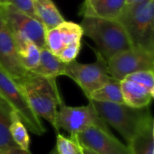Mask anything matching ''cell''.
I'll return each mask as SVG.
<instances>
[{
    "label": "cell",
    "mask_w": 154,
    "mask_h": 154,
    "mask_svg": "<svg viewBox=\"0 0 154 154\" xmlns=\"http://www.w3.org/2000/svg\"><path fill=\"white\" fill-rule=\"evenodd\" d=\"M32 3L35 16L43 25L45 31L65 21L52 0H32Z\"/></svg>",
    "instance_id": "obj_15"
},
{
    "label": "cell",
    "mask_w": 154,
    "mask_h": 154,
    "mask_svg": "<svg viewBox=\"0 0 154 154\" xmlns=\"http://www.w3.org/2000/svg\"><path fill=\"white\" fill-rule=\"evenodd\" d=\"M97 0H85L83 5V15H89L92 13L93 7Z\"/></svg>",
    "instance_id": "obj_26"
},
{
    "label": "cell",
    "mask_w": 154,
    "mask_h": 154,
    "mask_svg": "<svg viewBox=\"0 0 154 154\" xmlns=\"http://www.w3.org/2000/svg\"><path fill=\"white\" fill-rule=\"evenodd\" d=\"M149 0H126V5H136V4H141L147 2Z\"/></svg>",
    "instance_id": "obj_28"
},
{
    "label": "cell",
    "mask_w": 154,
    "mask_h": 154,
    "mask_svg": "<svg viewBox=\"0 0 154 154\" xmlns=\"http://www.w3.org/2000/svg\"><path fill=\"white\" fill-rule=\"evenodd\" d=\"M14 110L0 96V152L18 147L10 134L11 115Z\"/></svg>",
    "instance_id": "obj_16"
},
{
    "label": "cell",
    "mask_w": 154,
    "mask_h": 154,
    "mask_svg": "<svg viewBox=\"0 0 154 154\" xmlns=\"http://www.w3.org/2000/svg\"><path fill=\"white\" fill-rule=\"evenodd\" d=\"M85 148L97 154H132L129 146L117 140L110 131L90 126L83 132L70 135Z\"/></svg>",
    "instance_id": "obj_10"
},
{
    "label": "cell",
    "mask_w": 154,
    "mask_h": 154,
    "mask_svg": "<svg viewBox=\"0 0 154 154\" xmlns=\"http://www.w3.org/2000/svg\"><path fill=\"white\" fill-rule=\"evenodd\" d=\"M125 5L126 0H97L89 15L107 19H117Z\"/></svg>",
    "instance_id": "obj_20"
},
{
    "label": "cell",
    "mask_w": 154,
    "mask_h": 154,
    "mask_svg": "<svg viewBox=\"0 0 154 154\" xmlns=\"http://www.w3.org/2000/svg\"><path fill=\"white\" fill-rule=\"evenodd\" d=\"M97 60L92 63H79L76 60L67 63L64 76L74 80L88 98L90 95L114 79L110 76L107 61L95 50Z\"/></svg>",
    "instance_id": "obj_7"
},
{
    "label": "cell",
    "mask_w": 154,
    "mask_h": 154,
    "mask_svg": "<svg viewBox=\"0 0 154 154\" xmlns=\"http://www.w3.org/2000/svg\"><path fill=\"white\" fill-rule=\"evenodd\" d=\"M51 154H58V153L56 152V150H54V151H53V152H52Z\"/></svg>",
    "instance_id": "obj_30"
},
{
    "label": "cell",
    "mask_w": 154,
    "mask_h": 154,
    "mask_svg": "<svg viewBox=\"0 0 154 154\" xmlns=\"http://www.w3.org/2000/svg\"><path fill=\"white\" fill-rule=\"evenodd\" d=\"M10 134L15 144L24 151H29L30 137L27 132V128L23 124L18 115L13 111L11 115V125H10Z\"/></svg>",
    "instance_id": "obj_21"
},
{
    "label": "cell",
    "mask_w": 154,
    "mask_h": 154,
    "mask_svg": "<svg viewBox=\"0 0 154 154\" xmlns=\"http://www.w3.org/2000/svg\"><path fill=\"white\" fill-rule=\"evenodd\" d=\"M0 14L15 43L30 41L40 49L46 48L45 28L37 18L10 5H0Z\"/></svg>",
    "instance_id": "obj_6"
},
{
    "label": "cell",
    "mask_w": 154,
    "mask_h": 154,
    "mask_svg": "<svg viewBox=\"0 0 154 154\" xmlns=\"http://www.w3.org/2000/svg\"><path fill=\"white\" fill-rule=\"evenodd\" d=\"M153 128V121H152L129 143L132 154H154Z\"/></svg>",
    "instance_id": "obj_17"
},
{
    "label": "cell",
    "mask_w": 154,
    "mask_h": 154,
    "mask_svg": "<svg viewBox=\"0 0 154 154\" xmlns=\"http://www.w3.org/2000/svg\"><path fill=\"white\" fill-rule=\"evenodd\" d=\"M15 47L22 66L28 71L35 69L40 61L41 49L30 41L15 43Z\"/></svg>",
    "instance_id": "obj_19"
},
{
    "label": "cell",
    "mask_w": 154,
    "mask_h": 154,
    "mask_svg": "<svg viewBox=\"0 0 154 154\" xmlns=\"http://www.w3.org/2000/svg\"><path fill=\"white\" fill-rule=\"evenodd\" d=\"M83 31L80 24L64 21L59 25L45 31L46 48L55 56L68 46L81 42Z\"/></svg>",
    "instance_id": "obj_12"
},
{
    "label": "cell",
    "mask_w": 154,
    "mask_h": 154,
    "mask_svg": "<svg viewBox=\"0 0 154 154\" xmlns=\"http://www.w3.org/2000/svg\"><path fill=\"white\" fill-rule=\"evenodd\" d=\"M125 79L134 81L144 86L151 92L154 93V73L153 70H142L132 73Z\"/></svg>",
    "instance_id": "obj_23"
},
{
    "label": "cell",
    "mask_w": 154,
    "mask_h": 154,
    "mask_svg": "<svg viewBox=\"0 0 154 154\" xmlns=\"http://www.w3.org/2000/svg\"><path fill=\"white\" fill-rule=\"evenodd\" d=\"M110 76L118 81L142 70H153L154 52L133 47L119 52L107 60Z\"/></svg>",
    "instance_id": "obj_9"
},
{
    "label": "cell",
    "mask_w": 154,
    "mask_h": 154,
    "mask_svg": "<svg viewBox=\"0 0 154 154\" xmlns=\"http://www.w3.org/2000/svg\"><path fill=\"white\" fill-rule=\"evenodd\" d=\"M0 154H31V152L29 151H24L22 150L19 147H14V148H11L8 149L6 151H3L0 152Z\"/></svg>",
    "instance_id": "obj_27"
},
{
    "label": "cell",
    "mask_w": 154,
    "mask_h": 154,
    "mask_svg": "<svg viewBox=\"0 0 154 154\" xmlns=\"http://www.w3.org/2000/svg\"><path fill=\"white\" fill-rule=\"evenodd\" d=\"M90 101L103 121L115 128L128 143L153 121L148 106L134 108L125 104Z\"/></svg>",
    "instance_id": "obj_3"
},
{
    "label": "cell",
    "mask_w": 154,
    "mask_h": 154,
    "mask_svg": "<svg viewBox=\"0 0 154 154\" xmlns=\"http://www.w3.org/2000/svg\"><path fill=\"white\" fill-rule=\"evenodd\" d=\"M80 47H81V42H77V43L71 44V45L68 46L67 48H65L64 50H62L57 55V57L62 62H64V63H69L72 60H76L77 56L79 53Z\"/></svg>",
    "instance_id": "obj_25"
},
{
    "label": "cell",
    "mask_w": 154,
    "mask_h": 154,
    "mask_svg": "<svg viewBox=\"0 0 154 154\" xmlns=\"http://www.w3.org/2000/svg\"><path fill=\"white\" fill-rule=\"evenodd\" d=\"M117 20L133 47L154 52V0L125 5Z\"/></svg>",
    "instance_id": "obj_4"
},
{
    "label": "cell",
    "mask_w": 154,
    "mask_h": 154,
    "mask_svg": "<svg viewBox=\"0 0 154 154\" xmlns=\"http://www.w3.org/2000/svg\"><path fill=\"white\" fill-rule=\"evenodd\" d=\"M0 5H10L22 12L36 18L32 0H0Z\"/></svg>",
    "instance_id": "obj_24"
},
{
    "label": "cell",
    "mask_w": 154,
    "mask_h": 154,
    "mask_svg": "<svg viewBox=\"0 0 154 154\" xmlns=\"http://www.w3.org/2000/svg\"><path fill=\"white\" fill-rule=\"evenodd\" d=\"M56 116V127L69 132L70 135L78 134L90 126H97L103 130L110 131L106 124L97 114L90 100L87 106H69L62 102Z\"/></svg>",
    "instance_id": "obj_8"
},
{
    "label": "cell",
    "mask_w": 154,
    "mask_h": 154,
    "mask_svg": "<svg viewBox=\"0 0 154 154\" xmlns=\"http://www.w3.org/2000/svg\"><path fill=\"white\" fill-rule=\"evenodd\" d=\"M23 91L33 112L42 118L47 120L55 129L58 106L63 102L59 92L56 80L27 71L23 79L17 83Z\"/></svg>",
    "instance_id": "obj_2"
},
{
    "label": "cell",
    "mask_w": 154,
    "mask_h": 154,
    "mask_svg": "<svg viewBox=\"0 0 154 154\" xmlns=\"http://www.w3.org/2000/svg\"><path fill=\"white\" fill-rule=\"evenodd\" d=\"M66 65L67 63L62 62L47 48H42L41 49L39 64L30 71L46 79L56 80L59 76H64Z\"/></svg>",
    "instance_id": "obj_14"
},
{
    "label": "cell",
    "mask_w": 154,
    "mask_h": 154,
    "mask_svg": "<svg viewBox=\"0 0 154 154\" xmlns=\"http://www.w3.org/2000/svg\"><path fill=\"white\" fill-rule=\"evenodd\" d=\"M56 152L58 154H83V147L73 137H65L57 134Z\"/></svg>",
    "instance_id": "obj_22"
},
{
    "label": "cell",
    "mask_w": 154,
    "mask_h": 154,
    "mask_svg": "<svg viewBox=\"0 0 154 154\" xmlns=\"http://www.w3.org/2000/svg\"><path fill=\"white\" fill-rule=\"evenodd\" d=\"M83 154H97V153H95L94 152H92L91 150H89V149H88V148L83 147Z\"/></svg>",
    "instance_id": "obj_29"
},
{
    "label": "cell",
    "mask_w": 154,
    "mask_h": 154,
    "mask_svg": "<svg viewBox=\"0 0 154 154\" xmlns=\"http://www.w3.org/2000/svg\"><path fill=\"white\" fill-rule=\"evenodd\" d=\"M88 99L104 103L125 104L120 81L116 79H113L112 81L95 90Z\"/></svg>",
    "instance_id": "obj_18"
},
{
    "label": "cell",
    "mask_w": 154,
    "mask_h": 154,
    "mask_svg": "<svg viewBox=\"0 0 154 154\" xmlns=\"http://www.w3.org/2000/svg\"><path fill=\"white\" fill-rule=\"evenodd\" d=\"M80 26L83 35L94 42L97 51L106 61L116 54L133 48L125 28L117 19L83 15Z\"/></svg>",
    "instance_id": "obj_1"
},
{
    "label": "cell",
    "mask_w": 154,
    "mask_h": 154,
    "mask_svg": "<svg viewBox=\"0 0 154 154\" xmlns=\"http://www.w3.org/2000/svg\"><path fill=\"white\" fill-rule=\"evenodd\" d=\"M0 96L18 115L24 126L36 135H43L46 128L32 109L20 86L0 66Z\"/></svg>",
    "instance_id": "obj_5"
},
{
    "label": "cell",
    "mask_w": 154,
    "mask_h": 154,
    "mask_svg": "<svg viewBox=\"0 0 154 154\" xmlns=\"http://www.w3.org/2000/svg\"><path fill=\"white\" fill-rule=\"evenodd\" d=\"M120 84L125 105L134 108H143L148 106L152 102L154 93L144 86L126 79L121 80Z\"/></svg>",
    "instance_id": "obj_13"
},
{
    "label": "cell",
    "mask_w": 154,
    "mask_h": 154,
    "mask_svg": "<svg viewBox=\"0 0 154 154\" xmlns=\"http://www.w3.org/2000/svg\"><path fill=\"white\" fill-rule=\"evenodd\" d=\"M0 66L16 82L19 83L27 71L21 64L16 51L15 42L11 32L0 14Z\"/></svg>",
    "instance_id": "obj_11"
}]
</instances>
